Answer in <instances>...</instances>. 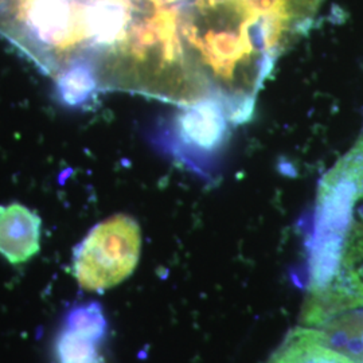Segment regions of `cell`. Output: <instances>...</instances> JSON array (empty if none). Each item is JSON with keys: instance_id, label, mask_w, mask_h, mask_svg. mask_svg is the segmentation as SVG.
<instances>
[{"instance_id": "obj_7", "label": "cell", "mask_w": 363, "mask_h": 363, "mask_svg": "<svg viewBox=\"0 0 363 363\" xmlns=\"http://www.w3.org/2000/svg\"><path fill=\"white\" fill-rule=\"evenodd\" d=\"M267 363H354L312 339L300 325L292 330Z\"/></svg>"}, {"instance_id": "obj_8", "label": "cell", "mask_w": 363, "mask_h": 363, "mask_svg": "<svg viewBox=\"0 0 363 363\" xmlns=\"http://www.w3.org/2000/svg\"><path fill=\"white\" fill-rule=\"evenodd\" d=\"M52 81L58 103L73 109H84L94 103L96 94L100 91L96 77L85 66H72Z\"/></svg>"}, {"instance_id": "obj_4", "label": "cell", "mask_w": 363, "mask_h": 363, "mask_svg": "<svg viewBox=\"0 0 363 363\" xmlns=\"http://www.w3.org/2000/svg\"><path fill=\"white\" fill-rule=\"evenodd\" d=\"M230 124L226 109L216 101L181 106L172 123L174 145L182 155H213L225 143Z\"/></svg>"}, {"instance_id": "obj_5", "label": "cell", "mask_w": 363, "mask_h": 363, "mask_svg": "<svg viewBox=\"0 0 363 363\" xmlns=\"http://www.w3.org/2000/svg\"><path fill=\"white\" fill-rule=\"evenodd\" d=\"M42 220L19 202L0 206V255L13 265L34 259L40 250Z\"/></svg>"}, {"instance_id": "obj_1", "label": "cell", "mask_w": 363, "mask_h": 363, "mask_svg": "<svg viewBox=\"0 0 363 363\" xmlns=\"http://www.w3.org/2000/svg\"><path fill=\"white\" fill-rule=\"evenodd\" d=\"M300 325L363 307V133L319 183Z\"/></svg>"}, {"instance_id": "obj_2", "label": "cell", "mask_w": 363, "mask_h": 363, "mask_svg": "<svg viewBox=\"0 0 363 363\" xmlns=\"http://www.w3.org/2000/svg\"><path fill=\"white\" fill-rule=\"evenodd\" d=\"M142 253L138 220L115 214L93 226L74 247L73 276L81 289L104 294L135 272Z\"/></svg>"}, {"instance_id": "obj_3", "label": "cell", "mask_w": 363, "mask_h": 363, "mask_svg": "<svg viewBox=\"0 0 363 363\" xmlns=\"http://www.w3.org/2000/svg\"><path fill=\"white\" fill-rule=\"evenodd\" d=\"M108 335L104 308L97 301L74 306L66 312L54 339L57 363H104L101 347Z\"/></svg>"}, {"instance_id": "obj_6", "label": "cell", "mask_w": 363, "mask_h": 363, "mask_svg": "<svg viewBox=\"0 0 363 363\" xmlns=\"http://www.w3.org/2000/svg\"><path fill=\"white\" fill-rule=\"evenodd\" d=\"M303 328L325 347L354 363H363V307L339 312L318 325Z\"/></svg>"}]
</instances>
